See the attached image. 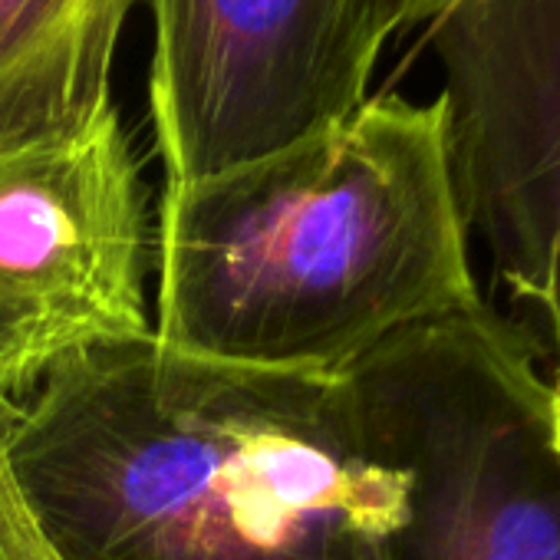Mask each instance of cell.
I'll list each match as a JSON object with an SVG mask.
<instances>
[{
	"label": "cell",
	"instance_id": "cell-1",
	"mask_svg": "<svg viewBox=\"0 0 560 560\" xmlns=\"http://www.w3.org/2000/svg\"><path fill=\"white\" fill-rule=\"evenodd\" d=\"M8 458L60 560H386L393 475L347 373L103 347L11 406Z\"/></svg>",
	"mask_w": 560,
	"mask_h": 560
},
{
	"label": "cell",
	"instance_id": "cell-2",
	"mask_svg": "<svg viewBox=\"0 0 560 560\" xmlns=\"http://www.w3.org/2000/svg\"><path fill=\"white\" fill-rule=\"evenodd\" d=\"M152 270V337L247 370L343 376L478 307L445 100L370 96L291 149L165 182Z\"/></svg>",
	"mask_w": 560,
	"mask_h": 560
},
{
	"label": "cell",
	"instance_id": "cell-3",
	"mask_svg": "<svg viewBox=\"0 0 560 560\" xmlns=\"http://www.w3.org/2000/svg\"><path fill=\"white\" fill-rule=\"evenodd\" d=\"M485 301L347 370L393 475L386 560H560V366Z\"/></svg>",
	"mask_w": 560,
	"mask_h": 560
},
{
	"label": "cell",
	"instance_id": "cell-4",
	"mask_svg": "<svg viewBox=\"0 0 560 560\" xmlns=\"http://www.w3.org/2000/svg\"><path fill=\"white\" fill-rule=\"evenodd\" d=\"M149 191L116 106L0 149V399L152 337Z\"/></svg>",
	"mask_w": 560,
	"mask_h": 560
},
{
	"label": "cell",
	"instance_id": "cell-5",
	"mask_svg": "<svg viewBox=\"0 0 560 560\" xmlns=\"http://www.w3.org/2000/svg\"><path fill=\"white\" fill-rule=\"evenodd\" d=\"M149 116L168 182H201L353 116L393 0H149Z\"/></svg>",
	"mask_w": 560,
	"mask_h": 560
},
{
	"label": "cell",
	"instance_id": "cell-6",
	"mask_svg": "<svg viewBox=\"0 0 560 560\" xmlns=\"http://www.w3.org/2000/svg\"><path fill=\"white\" fill-rule=\"evenodd\" d=\"M429 27L468 234L560 366V0H452Z\"/></svg>",
	"mask_w": 560,
	"mask_h": 560
},
{
	"label": "cell",
	"instance_id": "cell-7",
	"mask_svg": "<svg viewBox=\"0 0 560 560\" xmlns=\"http://www.w3.org/2000/svg\"><path fill=\"white\" fill-rule=\"evenodd\" d=\"M149 0H0V149L113 106L119 34Z\"/></svg>",
	"mask_w": 560,
	"mask_h": 560
},
{
	"label": "cell",
	"instance_id": "cell-8",
	"mask_svg": "<svg viewBox=\"0 0 560 560\" xmlns=\"http://www.w3.org/2000/svg\"><path fill=\"white\" fill-rule=\"evenodd\" d=\"M8 419L11 402L0 399V560H60L57 550L44 540L14 481L8 458Z\"/></svg>",
	"mask_w": 560,
	"mask_h": 560
},
{
	"label": "cell",
	"instance_id": "cell-9",
	"mask_svg": "<svg viewBox=\"0 0 560 560\" xmlns=\"http://www.w3.org/2000/svg\"><path fill=\"white\" fill-rule=\"evenodd\" d=\"M448 4H452V0H393L399 34H406L412 27H422V24H432Z\"/></svg>",
	"mask_w": 560,
	"mask_h": 560
}]
</instances>
